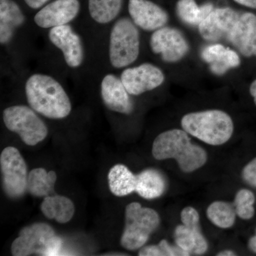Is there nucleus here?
Segmentation results:
<instances>
[{
    "instance_id": "obj_5",
    "label": "nucleus",
    "mask_w": 256,
    "mask_h": 256,
    "mask_svg": "<svg viewBox=\"0 0 256 256\" xmlns=\"http://www.w3.org/2000/svg\"><path fill=\"white\" fill-rule=\"evenodd\" d=\"M62 244L50 224L35 223L20 230L18 238L12 244L11 252L14 256H57Z\"/></svg>"
},
{
    "instance_id": "obj_23",
    "label": "nucleus",
    "mask_w": 256,
    "mask_h": 256,
    "mask_svg": "<svg viewBox=\"0 0 256 256\" xmlns=\"http://www.w3.org/2000/svg\"><path fill=\"white\" fill-rule=\"evenodd\" d=\"M166 188L162 174L154 169L144 170L137 175L136 190L138 194L146 200L161 196Z\"/></svg>"
},
{
    "instance_id": "obj_31",
    "label": "nucleus",
    "mask_w": 256,
    "mask_h": 256,
    "mask_svg": "<svg viewBox=\"0 0 256 256\" xmlns=\"http://www.w3.org/2000/svg\"><path fill=\"white\" fill-rule=\"evenodd\" d=\"M234 1L242 6L256 10V0H234Z\"/></svg>"
},
{
    "instance_id": "obj_17",
    "label": "nucleus",
    "mask_w": 256,
    "mask_h": 256,
    "mask_svg": "<svg viewBox=\"0 0 256 256\" xmlns=\"http://www.w3.org/2000/svg\"><path fill=\"white\" fill-rule=\"evenodd\" d=\"M240 11L230 8H214L198 26L200 36L205 41L216 43L226 40L229 30L238 18Z\"/></svg>"
},
{
    "instance_id": "obj_6",
    "label": "nucleus",
    "mask_w": 256,
    "mask_h": 256,
    "mask_svg": "<svg viewBox=\"0 0 256 256\" xmlns=\"http://www.w3.org/2000/svg\"><path fill=\"white\" fill-rule=\"evenodd\" d=\"M160 223L159 214L154 210L142 207L138 202L129 204L126 208V226L121 246L129 250L141 248Z\"/></svg>"
},
{
    "instance_id": "obj_21",
    "label": "nucleus",
    "mask_w": 256,
    "mask_h": 256,
    "mask_svg": "<svg viewBox=\"0 0 256 256\" xmlns=\"http://www.w3.org/2000/svg\"><path fill=\"white\" fill-rule=\"evenodd\" d=\"M41 210L48 220H55L60 224H66L73 218L75 206L68 197L54 195L44 197L41 204Z\"/></svg>"
},
{
    "instance_id": "obj_30",
    "label": "nucleus",
    "mask_w": 256,
    "mask_h": 256,
    "mask_svg": "<svg viewBox=\"0 0 256 256\" xmlns=\"http://www.w3.org/2000/svg\"><path fill=\"white\" fill-rule=\"evenodd\" d=\"M18 1L23 5L24 8L26 10L28 14H33L52 0H18Z\"/></svg>"
},
{
    "instance_id": "obj_24",
    "label": "nucleus",
    "mask_w": 256,
    "mask_h": 256,
    "mask_svg": "<svg viewBox=\"0 0 256 256\" xmlns=\"http://www.w3.org/2000/svg\"><path fill=\"white\" fill-rule=\"evenodd\" d=\"M214 10V6L212 3L198 5L196 0H178L176 4L178 18L192 26H198Z\"/></svg>"
},
{
    "instance_id": "obj_19",
    "label": "nucleus",
    "mask_w": 256,
    "mask_h": 256,
    "mask_svg": "<svg viewBox=\"0 0 256 256\" xmlns=\"http://www.w3.org/2000/svg\"><path fill=\"white\" fill-rule=\"evenodd\" d=\"M126 0H85L84 10L90 22L99 28H110L121 16Z\"/></svg>"
},
{
    "instance_id": "obj_7",
    "label": "nucleus",
    "mask_w": 256,
    "mask_h": 256,
    "mask_svg": "<svg viewBox=\"0 0 256 256\" xmlns=\"http://www.w3.org/2000/svg\"><path fill=\"white\" fill-rule=\"evenodd\" d=\"M2 118L6 128L28 146H36L48 136L46 124L28 105L9 106L3 110Z\"/></svg>"
},
{
    "instance_id": "obj_32",
    "label": "nucleus",
    "mask_w": 256,
    "mask_h": 256,
    "mask_svg": "<svg viewBox=\"0 0 256 256\" xmlns=\"http://www.w3.org/2000/svg\"><path fill=\"white\" fill-rule=\"evenodd\" d=\"M250 94L252 97L254 98V102H255L256 106V79L250 84Z\"/></svg>"
},
{
    "instance_id": "obj_10",
    "label": "nucleus",
    "mask_w": 256,
    "mask_h": 256,
    "mask_svg": "<svg viewBox=\"0 0 256 256\" xmlns=\"http://www.w3.org/2000/svg\"><path fill=\"white\" fill-rule=\"evenodd\" d=\"M85 0H52L34 13L32 22L42 30L72 24L84 10Z\"/></svg>"
},
{
    "instance_id": "obj_14",
    "label": "nucleus",
    "mask_w": 256,
    "mask_h": 256,
    "mask_svg": "<svg viewBox=\"0 0 256 256\" xmlns=\"http://www.w3.org/2000/svg\"><path fill=\"white\" fill-rule=\"evenodd\" d=\"M99 88L101 100L108 110L126 116L132 114L134 106L132 96L126 90L119 75L107 72L101 78Z\"/></svg>"
},
{
    "instance_id": "obj_28",
    "label": "nucleus",
    "mask_w": 256,
    "mask_h": 256,
    "mask_svg": "<svg viewBox=\"0 0 256 256\" xmlns=\"http://www.w3.org/2000/svg\"><path fill=\"white\" fill-rule=\"evenodd\" d=\"M140 256H190L181 248L170 245L166 240H162L158 245L148 246L140 250Z\"/></svg>"
},
{
    "instance_id": "obj_33",
    "label": "nucleus",
    "mask_w": 256,
    "mask_h": 256,
    "mask_svg": "<svg viewBox=\"0 0 256 256\" xmlns=\"http://www.w3.org/2000/svg\"><path fill=\"white\" fill-rule=\"evenodd\" d=\"M248 246L252 252H256V234L249 240Z\"/></svg>"
},
{
    "instance_id": "obj_26",
    "label": "nucleus",
    "mask_w": 256,
    "mask_h": 256,
    "mask_svg": "<svg viewBox=\"0 0 256 256\" xmlns=\"http://www.w3.org/2000/svg\"><path fill=\"white\" fill-rule=\"evenodd\" d=\"M234 204L225 202H214L208 207L206 215L215 226L222 228L233 226L236 220Z\"/></svg>"
},
{
    "instance_id": "obj_18",
    "label": "nucleus",
    "mask_w": 256,
    "mask_h": 256,
    "mask_svg": "<svg viewBox=\"0 0 256 256\" xmlns=\"http://www.w3.org/2000/svg\"><path fill=\"white\" fill-rule=\"evenodd\" d=\"M201 56L208 64L210 72L216 76H223L232 69L237 68L242 63L238 54L235 50L220 43L208 45L202 50Z\"/></svg>"
},
{
    "instance_id": "obj_9",
    "label": "nucleus",
    "mask_w": 256,
    "mask_h": 256,
    "mask_svg": "<svg viewBox=\"0 0 256 256\" xmlns=\"http://www.w3.org/2000/svg\"><path fill=\"white\" fill-rule=\"evenodd\" d=\"M48 42L62 54L64 63L72 70L84 66L86 60L82 37L72 24L62 25L47 31Z\"/></svg>"
},
{
    "instance_id": "obj_29",
    "label": "nucleus",
    "mask_w": 256,
    "mask_h": 256,
    "mask_svg": "<svg viewBox=\"0 0 256 256\" xmlns=\"http://www.w3.org/2000/svg\"><path fill=\"white\" fill-rule=\"evenodd\" d=\"M242 176L244 181L252 186H256V158L244 168Z\"/></svg>"
},
{
    "instance_id": "obj_8",
    "label": "nucleus",
    "mask_w": 256,
    "mask_h": 256,
    "mask_svg": "<svg viewBox=\"0 0 256 256\" xmlns=\"http://www.w3.org/2000/svg\"><path fill=\"white\" fill-rule=\"evenodd\" d=\"M2 188L12 200L21 198L28 192V172L26 162L14 146H8L0 156Z\"/></svg>"
},
{
    "instance_id": "obj_1",
    "label": "nucleus",
    "mask_w": 256,
    "mask_h": 256,
    "mask_svg": "<svg viewBox=\"0 0 256 256\" xmlns=\"http://www.w3.org/2000/svg\"><path fill=\"white\" fill-rule=\"evenodd\" d=\"M24 88L28 105L40 116L62 120L72 112L68 94L54 76L43 72L32 73L25 79Z\"/></svg>"
},
{
    "instance_id": "obj_12",
    "label": "nucleus",
    "mask_w": 256,
    "mask_h": 256,
    "mask_svg": "<svg viewBox=\"0 0 256 256\" xmlns=\"http://www.w3.org/2000/svg\"><path fill=\"white\" fill-rule=\"evenodd\" d=\"M120 78L126 90L132 96H139L152 92L165 82L163 70L156 64L142 63L121 70Z\"/></svg>"
},
{
    "instance_id": "obj_15",
    "label": "nucleus",
    "mask_w": 256,
    "mask_h": 256,
    "mask_svg": "<svg viewBox=\"0 0 256 256\" xmlns=\"http://www.w3.org/2000/svg\"><path fill=\"white\" fill-rule=\"evenodd\" d=\"M130 18L140 30L151 32L166 26L170 20L168 12L152 0H128Z\"/></svg>"
},
{
    "instance_id": "obj_16",
    "label": "nucleus",
    "mask_w": 256,
    "mask_h": 256,
    "mask_svg": "<svg viewBox=\"0 0 256 256\" xmlns=\"http://www.w3.org/2000/svg\"><path fill=\"white\" fill-rule=\"evenodd\" d=\"M225 40L244 56L256 57V15L240 12Z\"/></svg>"
},
{
    "instance_id": "obj_3",
    "label": "nucleus",
    "mask_w": 256,
    "mask_h": 256,
    "mask_svg": "<svg viewBox=\"0 0 256 256\" xmlns=\"http://www.w3.org/2000/svg\"><path fill=\"white\" fill-rule=\"evenodd\" d=\"M140 30L129 16H119L108 32L107 60L114 70L134 65L140 55Z\"/></svg>"
},
{
    "instance_id": "obj_2",
    "label": "nucleus",
    "mask_w": 256,
    "mask_h": 256,
    "mask_svg": "<svg viewBox=\"0 0 256 256\" xmlns=\"http://www.w3.org/2000/svg\"><path fill=\"white\" fill-rule=\"evenodd\" d=\"M152 156L158 160L174 159L184 172L200 169L206 162V151L193 144L184 130L172 129L160 133L153 142Z\"/></svg>"
},
{
    "instance_id": "obj_25",
    "label": "nucleus",
    "mask_w": 256,
    "mask_h": 256,
    "mask_svg": "<svg viewBox=\"0 0 256 256\" xmlns=\"http://www.w3.org/2000/svg\"><path fill=\"white\" fill-rule=\"evenodd\" d=\"M56 180L54 171L47 172L44 168H35L28 173V192L35 197L50 196L54 193Z\"/></svg>"
},
{
    "instance_id": "obj_13",
    "label": "nucleus",
    "mask_w": 256,
    "mask_h": 256,
    "mask_svg": "<svg viewBox=\"0 0 256 256\" xmlns=\"http://www.w3.org/2000/svg\"><path fill=\"white\" fill-rule=\"evenodd\" d=\"M28 12L18 0H0V44L12 47L28 24Z\"/></svg>"
},
{
    "instance_id": "obj_27",
    "label": "nucleus",
    "mask_w": 256,
    "mask_h": 256,
    "mask_svg": "<svg viewBox=\"0 0 256 256\" xmlns=\"http://www.w3.org/2000/svg\"><path fill=\"white\" fill-rule=\"evenodd\" d=\"M254 203L255 196L252 192L245 188L240 190L236 195L234 200L236 213L242 220H250L255 214Z\"/></svg>"
},
{
    "instance_id": "obj_4",
    "label": "nucleus",
    "mask_w": 256,
    "mask_h": 256,
    "mask_svg": "<svg viewBox=\"0 0 256 256\" xmlns=\"http://www.w3.org/2000/svg\"><path fill=\"white\" fill-rule=\"evenodd\" d=\"M184 130L210 146H220L228 142L233 134V120L220 110L190 112L181 120Z\"/></svg>"
},
{
    "instance_id": "obj_34",
    "label": "nucleus",
    "mask_w": 256,
    "mask_h": 256,
    "mask_svg": "<svg viewBox=\"0 0 256 256\" xmlns=\"http://www.w3.org/2000/svg\"><path fill=\"white\" fill-rule=\"evenodd\" d=\"M218 256H236V254H234L232 250H224V252H218L217 254Z\"/></svg>"
},
{
    "instance_id": "obj_20",
    "label": "nucleus",
    "mask_w": 256,
    "mask_h": 256,
    "mask_svg": "<svg viewBox=\"0 0 256 256\" xmlns=\"http://www.w3.org/2000/svg\"><path fill=\"white\" fill-rule=\"evenodd\" d=\"M174 240L178 246L190 255H202L208 249V244L202 235L200 223L178 225L175 228Z\"/></svg>"
},
{
    "instance_id": "obj_11",
    "label": "nucleus",
    "mask_w": 256,
    "mask_h": 256,
    "mask_svg": "<svg viewBox=\"0 0 256 256\" xmlns=\"http://www.w3.org/2000/svg\"><path fill=\"white\" fill-rule=\"evenodd\" d=\"M149 46L153 54L159 56L165 63L182 60L190 52V44L178 28L164 26L152 33Z\"/></svg>"
},
{
    "instance_id": "obj_22",
    "label": "nucleus",
    "mask_w": 256,
    "mask_h": 256,
    "mask_svg": "<svg viewBox=\"0 0 256 256\" xmlns=\"http://www.w3.org/2000/svg\"><path fill=\"white\" fill-rule=\"evenodd\" d=\"M108 180L109 188L114 196H126L136 192L137 175L124 164H118L111 168Z\"/></svg>"
}]
</instances>
